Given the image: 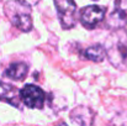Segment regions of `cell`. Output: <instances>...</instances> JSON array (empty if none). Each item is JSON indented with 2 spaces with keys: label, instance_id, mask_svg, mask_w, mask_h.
<instances>
[{
  "label": "cell",
  "instance_id": "obj_11",
  "mask_svg": "<svg viewBox=\"0 0 127 126\" xmlns=\"http://www.w3.org/2000/svg\"><path fill=\"white\" fill-rule=\"evenodd\" d=\"M109 126H127V118L125 116H117L115 118Z\"/></svg>",
  "mask_w": 127,
  "mask_h": 126
},
{
  "label": "cell",
  "instance_id": "obj_14",
  "mask_svg": "<svg viewBox=\"0 0 127 126\" xmlns=\"http://www.w3.org/2000/svg\"><path fill=\"white\" fill-rule=\"evenodd\" d=\"M95 1H96V0H95Z\"/></svg>",
  "mask_w": 127,
  "mask_h": 126
},
{
  "label": "cell",
  "instance_id": "obj_5",
  "mask_svg": "<svg viewBox=\"0 0 127 126\" xmlns=\"http://www.w3.org/2000/svg\"><path fill=\"white\" fill-rule=\"evenodd\" d=\"M106 9L99 5H89L85 6L80 12V22L86 29L96 27L105 17Z\"/></svg>",
  "mask_w": 127,
  "mask_h": 126
},
{
  "label": "cell",
  "instance_id": "obj_1",
  "mask_svg": "<svg viewBox=\"0 0 127 126\" xmlns=\"http://www.w3.org/2000/svg\"><path fill=\"white\" fill-rule=\"evenodd\" d=\"M106 57L117 69H127V31L117 29L105 42Z\"/></svg>",
  "mask_w": 127,
  "mask_h": 126
},
{
  "label": "cell",
  "instance_id": "obj_13",
  "mask_svg": "<svg viewBox=\"0 0 127 126\" xmlns=\"http://www.w3.org/2000/svg\"><path fill=\"white\" fill-rule=\"evenodd\" d=\"M56 126H68V125H67L65 123H59V124H57Z\"/></svg>",
  "mask_w": 127,
  "mask_h": 126
},
{
  "label": "cell",
  "instance_id": "obj_3",
  "mask_svg": "<svg viewBox=\"0 0 127 126\" xmlns=\"http://www.w3.org/2000/svg\"><path fill=\"white\" fill-rule=\"evenodd\" d=\"M59 22L64 30L73 29L77 24V4L74 0H54Z\"/></svg>",
  "mask_w": 127,
  "mask_h": 126
},
{
  "label": "cell",
  "instance_id": "obj_7",
  "mask_svg": "<svg viewBox=\"0 0 127 126\" xmlns=\"http://www.w3.org/2000/svg\"><path fill=\"white\" fill-rule=\"evenodd\" d=\"M0 101L9 103V104L17 108L20 101H21L20 90L10 84L0 82Z\"/></svg>",
  "mask_w": 127,
  "mask_h": 126
},
{
  "label": "cell",
  "instance_id": "obj_6",
  "mask_svg": "<svg viewBox=\"0 0 127 126\" xmlns=\"http://www.w3.org/2000/svg\"><path fill=\"white\" fill-rule=\"evenodd\" d=\"M127 22V0H115V10L110 16V24L116 29H122Z\"/></svg>",
  "mask_w": 127,
  "mask_h": 126
},
{
  "label": "cell",
  "instance_id": "obj_4",
  "mask_svg": "<svg viewBox=\"0 0 127 126\" xmlns=\"http://www.w3.org/2000/svg\"><path fill=\"white\" fill-rule=\"evenodd\" d=\"M20 96L21 101L30 109H42L46 100V93L33 84H26L20 90Z\"/></svg>",
  "mask_w": 127,
  "mask_h": 126
},
{
  "label": "cell",
  "instance_id": "obj_9",
  "mask_svg": "<svg viewBox=\"0 0 127 126\" xmlns=\"http://www.w3.org/2000/svg\"><path fill=\"white\" fill-rule=\"evenodd\" d=\"M80 56H83V58L88 59V61L97 63V62H101V61L105 59L106 49L101 44H93V46H89L84 49H82Z\"/></svg>",
  "mask_w": 127,
  "mask_h": 126
},
{
  "label": "cell",
  "instance_id": "obj_8",
  "mask_svg": "<svg viewBox=\"0 0 127 126\" xmlns=\"http://www.w3.org/2000/svg\"><path fill=\"white\" fill-rule=\"evenodd\" d=\"M94 113L86 106H78L70 113V119L79 126H93Z\"/></svg>",
  "mask_w": 127,
  "mask_h": 126
},
{
  "label": "cell",
  "instance_id": "obj_12",
  "mask_svg": "<svg viewBox=\"0 0 127 126\" xmlns=\"http://www.w3.org/2000/svg\"><path fill=\"white\" fill-rule=\"evenodd\" d=\"M19 1H21V2H24L25 5H27V6H35V5H37L41 0H19Z\"/></svg>",
  "mask_w": 127,
  "mask_h": 126
},
{
  "label": "cell",
  "instance_id": "obj_10",
  "mask_svg": "<svg viewBox=\"0 0 127 126\" xmlns=\"http://www.w3.org/2000/svg\"><path fill=\"white\" fill-rule=\"evenodd\" d=\"M27 73H29V67L24 62L12 63L5 71V76L7 78H10V79H14V81H22V79H25Z\"/></svg>",
  "mask_w": 127,
  "mask_h": 126
},
{
  "label": "cell",
  "instance_id": "obj_2",
  "mask_svg": "<svg viewBox=\"0 0 127 126\" xmlns=\"http://www.w3.org/2000/svg\"><path fill=\"white\" fill-rule=\"evenodd\" d=\"M4 12L9 21L20 31L29 32L32 30L33 22L30 6L19 0H10L4 5Z\"/></svg>",
  "mask_w": 127,
  "mask_h": 126
}]
</instances>
